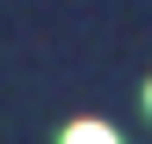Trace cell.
Here are the masks:
<instances>
[{"instance_id":"cell-1","label":"cell","mask_w":152,"mask_h":144,"mask_svg":"<svg viewBox=\"0 0 152 144\" xmlns=\"http://www.w3.org/2000/svg\"><path fill=\"white\" fill-rule=\"evenodd\" d=\"M65 144H116V130H109V122H72Z\"/></svg>"}]
</instances>
